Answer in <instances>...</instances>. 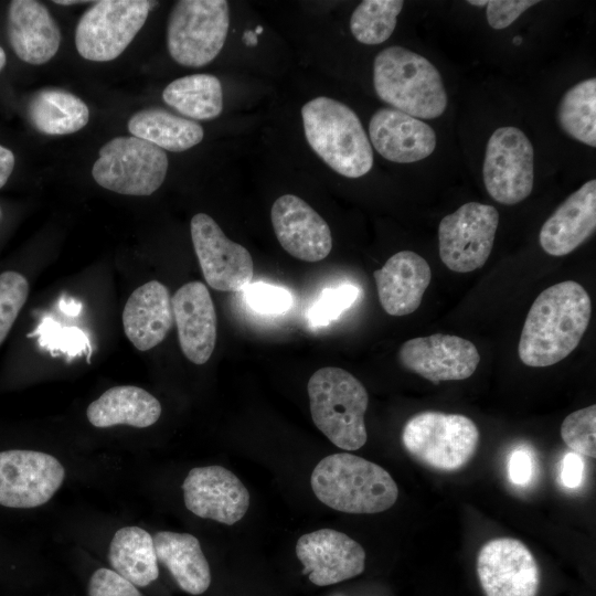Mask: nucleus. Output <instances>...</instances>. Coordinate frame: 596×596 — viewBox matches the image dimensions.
<instances>
[{"label": "nucleus", "instance_id": "25", "mask_svg": "<svg viewBox=\"0 0 596 596\" xmlns=\"http://www.w3.org/2000/svg\"><path fill=\"white\" fill-rule=\"evenodd\" d=\"M152 539L158 562L183 592L201 595L210 587V565L194 535L159 531Z\"/></svg>", "mask_w": 596, "mask_h": 596}, {"label": "nucleus", "instance_id": "19", "mask_svg": "<svg viewBox=\"0 0 596 596\" xmlns=\"http://www.w3.org/2000/svg\"><path fill=\"white\" fill-rule=\"evenodd\" d=\"M181 350L192 363L211 358L217 336V318L211 295L201 281L181 286L171 298Z\"/></svg>", "mask_w": 596, "mask_h": 596}, {"label": "nucleus", "instance_id": "22", "mask_svg": "<svg viewBox=\"0 0 596 596\" xmlns=\"http://www.w3.org/2000/svg\"><path fill=\"white\" fill-rule=\"evenodd\" d=\"M596 228V181L573 192L544 222L539 242L545 253L564 256L582 245Z\"/></svg>", "mask_w": 596, "mask_h": 596}, {"label": "nucleus", "instance_id": "44", "mask_svg": "<svg viewBox=\"0 0 596 596\" xmlns=\"http://www.w3.org/2000/svg\"><path fill=\"white\" fill-rule=\"evenodd\" d=\"M243 42L247 46H254V45H257L258 39L253 30H246L243 34Z\"/></svg>", "mask_w": 596, "mask_h": 596}, {"label": "nucleus", "instance_id": "35", "mask_svg": "<svg viewBox=\"0 0 596 596\" xmlns=\"http://www.w3.org/2000/svg\"><path fill=\"white\" fill-rule=\"evenodd\" d=\"M29 295V283L18 272L0 274V344L10 332Z\"/></svg>", "mask_w": 596, "mask_h": 596}, {"label": "nucleus", "instance_id": "1", "mask_svg": "<svg viewBox=\"0 0 596 596\" xmlns=\"http://www.w3.org/2000/svg\"><path fill=\"white\" fill-rule=\"evenodd\" d=\"M592 301L585 288L565 280L544 289L524 321L518 352L532 368L553 365L579 344L590 320Z\"/></svg>", "mask_w": 596, "mask_h": 596}, {"label": "nucleus", "instance_id": "2", "mask_svg": "<svg viewBox=\"0 0 596 596\" xmlns=\"http://www.w3.org/2000/svg\"><path fill=\"white\" fill-rule=\"evenodd\" d=\"M310 485L322 503L352 514L386 511L398 497L396 482L383 467L349 453L322 458L312 470Z\"/></svg>", "mask_w": 596, "mask_h": 596}, {"label": "nucleus", "instance_id": "11", "mask_svg": "<svg viewBox=\"0 0 596 596\" xmlns=\"http://www.w3.org/2000/svg\"><path fill=\"white\" fill-rule=\"evenodd\" d=\"M482 177L488 194L498 203L512 205L530 195L534 151L521 129L505 126L492 132L486 148Z\"/></svg>", "mask_w": 596, "mask_h": 596}, {"label": "nucleus", "instance_id": "40", "mask_svg": "<svg viewBox=\"0 0 596 596\" xmlns=\"http://www.w3.org/2000/svg\"><path fill=\"white\" fill-rule=\"evenodd\" d=\"M532 458L524 449H517L509 460V478L517 486L526 485L532 478Z\"/></svg>", "mask_w": 596, "mask_h": 596}, {"label": "nucleus", "instance_id": "27", "mask_svg": "<svg viewBox=\"0 0 596 596\" xmlns=\"http://www.w3.org/2000/svg\"><path fill=\"white\" fill-rule=\"evenodd\" d=\"M129 132L162 150L185 151L202 141L200 124L163 108L150 107L135 113L128 120Z\"/></svg>", "mask_w": 596, "mask_h": 596}, {"label": "nucleus", "instance_id": "46", "mask_svg": "<svg viewBox=\"0 0 596 596\" xmlns=\"http://www.w3.org/2000/svg\"><path fill=\"white\" fill-rule=\"evenodd\" d=\"M54 3L56 4H62V6H70V4H77V3H85V1H61V0H56L54 1Z\"/></svg>", "mask_w": 596, "mask_h": 596}, {"label": "nucleus", "instance_id": "13", "mask_svg": "<svg viewBox=\"0 0 596 596\" xmlns=\"http://www.w3.org/2000/svg\"><path fill=\"white\" fill-rule=\"evenodd\" d=\"M191 238L201 270L207 285L220 291L245 289L254 277L249 252L231 241L207 214L191 219Z\"/></svg>", "mask_w": 596, "mask_h": 596}, {"label": "nucleus", "instance_id": "23", "mask_svg": "<svg viewBox=\"0 0 596 596\" xmlns=\"http://www.w3.org/2000/svg\"><path fill=\"white\" fill-rule=\"evenodd\" d=\"M7 26L11 47L25 63L44 64L58 51L60 28L49 9L39 1H11Z\"/></svg>", "mask_w": 596, "mask_h": 596}, {"label": "nucleus", "instance_id": "49", "mask_svg": "<svg viewBox=\"0 0 596 596\" xmlns=\"http://www.w3.org/2000/svg\"><path fill=\"white\" fill-rule=\"evenodd\" d=\"M520 40H521V39H520L519 36H517V38L514 39V43H515V44H519V43H520Z\"/></svg>", "mask_w": 596, "mask_h": 596}, {"label": "nucleus", "instance_id": "7", "mask_svg": "<svg viewBox=\"0 0 596 596\" xmlns=\"http://www.w3.org/2000/svg\"><path fill=\"white\" fill-rule=\"evenodd\" d=\"M230 25L225 0H180L169 14L167 46L180 65L201 67L223 49Z\"/></svg>", "mask_w": 596, "mask_h": 596}, {"label": "nucleus", "instance_id": "8", "mask_svg": "<svg viewBox=\"0 0 596 596\" xmlns=\"http://www.w3.org/2000/svg\"><path fill=\"white\" fill-rule=\"evenodd\" d=\"M168 171L161 148L137 137H116L99 149L92 175L103 188L126 195L146 196L157 191Z\"/></svg>", "mask_w": 596, "mask_h": 596}, {"label": "nucleus", "instance_id": "50", "mask_svg": "<svg viewBox=\"0 0 596 596\" xmlns=\"http://www.w3.org/2000/svg\"><path fill=\"white\" fill-rule=\"evenodd\" d=\"M0 215H1V211H0Z\"/></svg>", "mask_w": 596, "mask_h": 596}, {"label": "nucleus", "instance_id": "14", "mask_svg": "<svg viewBox=\"0 0 596 596\" xmlns=\"http://www.w3.org/2000/svg\"><path fill=\"white\" fill-rule=\"evenodd\" d=\"M477 575L486 596H536L540 568L528 546L512 538L490 540L477 556Z\"/></svg>", "mask_w": 596, "mask_h": 596}, {"label": "nucleus", "instance_id": "43", "mask_svg": "<svg viewBox=\"0 0 596 596\" xmlns=\"http://www.w3.org/2000/svg\"><path fill=\"white\" fill-rule=\"evenodd\" d=\"M58 308L67 316H77L82 311V304L76 299L63 297L58 301Z\"/></svg>", "mask_w": 596, "mask_h": 596}, {"label": "nucleus", "instance_id": "24", "mask_svg": "<svg viewBox=\"0 0 596 596\" xmlns=\"http://www.w3.org/2000/svg\"><path fill=\"white\" fill-rule=\"evenodd\" d=\"M173 321L169 290L158 280L136 288L123 311L125 334L139 351L150 350L162 342Z\"/></svg>", "mask_w": 596, "mask_h": 596}, {"label": "nucleus", "instance_id": "6", "mask_svg": "<svg viewBox=\"0 0 596 596\" xmlns=\"http://www.w3.org/2000/svg\"><path fill=\"white\" fill-rule=\"evenodd\" d=\"M405 450L418 462L438 471H457L475 456L479 429L462 414L436 411L412 416L402 430Z\"/></svg>", "mask_w": 596, "mask_h": 596}, {"label": "nucleus", "instance_id": "36", "mask_svg": "<svg viewBox=\"0 0 596 596\" xmlns=\"http://www.w3.org/2000/svg\"><path fill=\"white\" fill-rule=\"evenodd\" d=\"M359 294V288L349 284L322 290L308 311L310 324L320 327L336 320L354 304Z\"/></svg>", "mask_w": 596, "mask_h": 596}, {"label": "nucleus", "instance_id": "12", "mask_svg": "<svg viewBox=\"0 0 596 596\" xmlns=\"http://www.w3.org/2000/svg\"><path fill=\"white\" fill-rule=\"evenodd\" d=\"M65 469L52 455L26 449L0 451V504L30 509L46 503L61 487Z\"/></svg>", "mask_w": 596, "mask_h": 596}, {"label": "nucleus", "instance_id": "17", "mask_svg": "<svg viewBox=\"0 0 596 596\" xmlns=\"http://www.w3.org/2000/svg\"><path fill=\"white\" fill-rule=\"evenodd\" d=\"M296 555L304 566V574L317 586L350 579L363 573L365 567L362 545L333 529L301 535L296 544Z\"/></svg>", "mask_w": 596, "mask_h": 596}, {"label": "nucleus", "instance_id": "10", "mask_svg": "<svg viewBox=\"0 0 596 596\" xmlns=\"http://www.w3.org/2000/svg\"><path fill=\"white\" fill-rule=\"evenodd\" d=\"M499 224L497 209L468 202L446 215L438 226L439 257L456 273L481 268L488 260Z\"/></svg>", "mask_w": 596, "mask_h": 596}, {"label": "nucleus", "instance_id": "42", "mask_svg": "<svg viewBox=\"0 0 596 596\" xmlns=\"http://www.w3.org/2000/svg\"><path fill=\"white\" fill-rule=\"evenodd\" d=\"M13 152L0 145V189L7 183L14 168Z\"/></svg>", "mask_w": 596, "mask_h": 596}, {"label": "nucleus", "instance_id": "15", "mask_svg": "<svg viewBox=\"0 0 596 596\" xmlns=\"http://www.w3.org/2000/svg\"><path fill=\"white\" fill-rule=\"evenodd\" d=\"M398 360L406 370L439 383L471 376L479 364L480 354L467 339L435 333L405 341L400 348Z\"/></svg>", "mask_w": 596, "mask_h": 596}, {"label": "nucleus", "instance_id": "39", "mask_svg": "<svg viewBox=\"0 0 596 596\" xmlns=\"http://www.w3.org/2000/svg\"><path fill=\"white\" fill-rule=\"evenodd\" d=\"M538 3V0H490L486 10L487 21L491 28L502 30Z\"/></svg>", "mask_w": 596, "mask_h": 596}, {"label": "nucleus", "instance_id": "30", "mask_svg": "<svg viewBox=\"0 0 596 596\" xmlns=\"http://www.w3.org/2000/svg\"><path fill=\"white\" fill-rule=\"evenodd\" d=\"M162 99L183 116L196 120L214 119L223 109L221 82L211 74L174 79L163 89Z\"/></svg>", "mask_w": 596, "mask_h": 596}, {"label": "nucleus", "instance_id": "18", "mask_svg": "<svg viewBox=\"0 0 596 596\" xmlns=\"http://www.w3.org/2000/svg\"><path fill=\"white\" fill-rule=\"evenodd\" d=\"M270 220L279 244L295 258L315 263L331 252L328 223L301 198L279 196L272 206Z\"/></svg>", "mask_w": 596, "mask_h": 596}, {"label": "nucleus", "instance_id": "9", "mask_svg": "<svg viewBox=\"0 0 596 596\" xmlns=\"http://www.w3.org/2000/svg\"><path fill=\"white\" fill-rule=\"evenodd\" d=\"M156 4V1L147 0L93 2L76 25L78 54L94 62L115 60L131 43Z\"/></svg>", "mask_w": 596, "mask_h": 596}, {"label": "nucleus", "instance_id": "5", "mask_svg": "<svg viewBox=\"0 0 596 596\" xmlns=\"http://www.w3.org/2000/svg\"><path fill=\"white\" fill-rule=\"evenodd\" d=\"M307 392L312 422L333 445L345 450L365 445L369 394L354 375L341 368H321L310 376Z\"/></svg>", "mask_w": 596, "mask_h": 596}, {"label": "nucleus", "instance_id": "20", "mask_svg": "<svg viewBox=\"0 0 596 596\" xmlns=\"http://www.w3.org/2000/svg\"><path fill=\"white\" fill-rule=\"evenodd\" d=\"M369 134L375 150L392 162H416L436 148V134L428 124L394 108L377 109L370 119Z\"/></svg>", "mask_w": 596, "mask_h": 596}, {"label": "nucleus", "instance_id": "31", "mask_svg": "<svg viewBox=\"0 0 596 596\" xmlns=\"http://www.w3.org/2000/svg\"><path fill=\"white\" fill-rule=\"evenodd\" d=\"M557 123L573 139L587 146H596V78L582 81L562 96Z\"/></svg>", "mask_w": 596, "mask_h": 596}, {"label": "nucleus", "instance_id": "45", "mask_svg": "<svg viewBox=\"0 0 596 596\" xmlns=\"http://www.w3.org/2000/svg\"><path fill=\"white\" fill-rule=\"evenodd\" d=\"M6 62H7L6 52H4L3 49L0 46V72H1V70L4 67Z\"/></svg>", "mask_w": 596, "mask_h": 596}, {"label": "nucleus", "instance_id": "28", "mask_svg": "<svg viewBox=\"0 0 596 596\" xmlns=\"http://www.w3.org/2000/svg\"><path fill=\"white\" fill-rule=\"evenodd\" d=\"M114 572L138 587H145L159 576L153 539L139 526H125L114 534L108 552Z\"/></svg>", "mask_w": 596, "mask_h": 596}, {"label": "nucleus", "instance_id": "47", "mask_svg": "<svg viewBox=\"0 0 596 596\" xmlns=\"http://www.w3.org/2000/svg\"><path fill=\"white\" fill-rule=\"evenodd\" d=\"M469 4L471 6H479V7H482V6H487L488 1L487 0H469L467 1Z\"/></svg>", "mask_w": 596, "mask_h": 596}, {"label": "nucleus", "instance_id": "34", "mask_svg": "<svg viewBox=\"0 0 596 596\" xmlns=\"http://www.w3.org/2000/svg\"><path fill=\"white\" fill-rule=\"evenodd\" d=\"M563 441L573 453L596 456V405H589L567 415L561 426Z\"/></svg>", "mask_w": 596, "mask_h": 596}, {"label": "nucleus", "instance_id": "4", "mask_svg": "<svg viewBox=\"0 0 596 596\" xmlns=\"http://www.w3.org/2000/svg\"><path fill=\"white\" fill-rule=\"evenodd\" d=\"M305 136L336 172L360 178L373 166V150L358 115L345 104L319 96L301 108Z\"/></svg>", "mask_w": 596, "mask_h": 596}, {"label": "nucleus", "instance_id": "33", "mask_svg": "<svg viewBox=\"0 0 596 596\" xmlns=\"http://www.w3.org/2000/svg\"><path fill=\"white\" fill-rule=\"evenodd\" d=\"M39 337V344L51 352L66 354L70 359L83 353H91V344L86 333L77 327H62L51 317H44L34 332L29 337Z\"/></svg>", "mask_w": 596, "mask_h": 596}, {"label": "nucleus", "instance_id": "26", "mask_svg": "<svg viewBox=\"0 0 596 596\" xmlns=\"http://www.w3.org/2000/svg\"><path fill=\"white\" fill-rule=\"evenodd\" d=\"M160 402L146 390L134 385H119L105 391L87 409L88 422L98 428L128 425L146 428L161 415Z\"/></svg>", "mask_w": 596, "mask_h": 596}, {"label": "nucleus", "instance_id": "29", "mask_svg": "<svg viewBox=\"0 0 596 596\" xmlns=\"http://www.w3.org/2000/svg\"><path fill=\"white\" fill-rule=\"evenodd\" d=\"M33 127L51 136L74 134L89 120L87 105L71 92L47 87L36 92L28 104Z\"/></svg>", "mask_w": 596, "mask_h": 596}, {"label": "nucleus", "instance_id": "3", "mask_svg": "<svg viewBox=\"0 0 596 596\" xmlns=\"http://www.w3.org/2000/svg\"><path fill=\"white\" fill-rule=\"evenodd\" d=\"M373 85L380 99L418 119L437 118L447 107L438 70L406 47L389 46L375 56Z\"/></svg>", "mask_w": 596, "mask_h": 596}, {"label": "nucleus", "instance_id": "38", "mask_svg": "<svg viewBox=\"0 0 596 596\" xmlns=\"http://www.w3.org/2000/svg\"><path fill=\"white\" fill-rule=\"evenodd\" d=\"M88 596H143L137 586L108 568L96 570L88 582Z\"/></svg>", "mask_w": 596, "mask_h": 596}, {"label": "nucleus", "instance_id": "48", "mask_svg": "<svg viewBox=\"0 0 596 596\" xmlns=\"http://www.w3.org/2000/svg\"><path fill=\"white\" fill-rule=\"evenodd\" d=\"M255 34L258 35L263 32V26L260 25H257L256 29L254 30Z\"/></svg>", "mask_w": 596, "mask_h": 596}, {"label": "nucleus", "instance_id": "21", "mask_svg": "<svg viewBox=\"0 0 596 596\" xmlns=\"http://www.w3.org/2000/svg\"><path fill=\"white\" fill-rule=\"evenodd\" d=\"M373 276L384 311L390 316H406L419 307L432 279V269L417 253L401 251L374 270Z\"/></svg>", "mask_w": 596, "mask_h": 596}, {"label": "nucleus", "instance_id": "32", "mask_svg": "<svg viewBox=\"0 0 596 596\" xmlns=\"http://www.w3.org/2000/svg\"><path fill=\"white\" fill-rule=\"evenodd\" d=\"M402 0H364L352 12L350 30L360 43L375 45L386 41L395 30Z\"/></svg>", "mask_w": 596, "mask_h": 596}, {"label": "nucleus", "instance_id": "41", "mask_svg": "<svg viewBox=\"0 0 596 596\" xmlns=\"http://www.w3.org/2000/svg\"><path fill=\"white\" fill-rule=\"evenodd\" d=\"M584 461L576 453H568L563 459L561 478L563 483L568 488H576L583 481Z\"/></svg>", "mask_w": 596, "mask_h": 596}, {"label": "nucleus", "instance_id": "16", "mask_svg": "<svg viewBox=\"0 0 596 596\" xmlns=\"http://www.w3.org/2000/svg\"><path fill=\"white\" fill-rule=\"evenodd\" d=\"M183 500L193 514L233 525L247 512L249 493L244 483L222 466L191 469L182 483Z\"/></svg>", "mask_w": 596, "mask_h": 596}, {"label": "nucleus", "instance_id": "37", "mask_svg": "<svg viewBox=\"0 0 596 596\" xmlns=\"http://www.w3.org/2000/svg\"><path fill=\"white\" fill-rule=\"evenodd\" d=\"M245 300L253 310L267 315L281 313L292 304L287 289L262 281L246 286Z\"/></svg>", "mask_w": 596, "mask_h": 596}]
</instances>
